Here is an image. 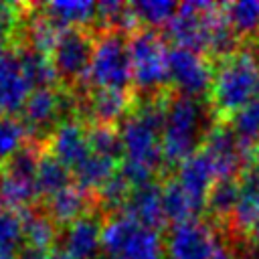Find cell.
<instances>
[{"label": "cell", "instance_id": "1", "mask_svg": "<svg viewBox=\"0 0 259 259\" xmlns=\"http://www.w3.org/2000/svg\"><path fill=\"white\" fill-rule=\"evenodd\" d=\"M206 109L196 97L176 95L168 99L166 121L162 127V152L166 162H184L196 154V146L206 138Z\"/></svg>", "mask_w": 259, "mask_h": 259}, {"label": "cell", "instance_id": "2", "mask_svg": "<svg viewBox=\"0 0 259 259\" xmlns=\"http://www.w3.org/2000/svg\"><path fill=\"white\" fill-rule=\"evenodd\" d=\"M210 95L221 113H235L259 97V59L251 51H237L223 59L212 77Z\"/></svg>", "mask_w": 259, "mask_h": 259}, {"label": "cell", "instance_id": "3", "mask_svg": "<svg viewBox=\"0 0 259 259\" xmlns=\"http://www.w3.org/2000/svg\"><path fill=\"white\" fill-rule=\"evenodd\" d=\"M101 251L109 259H164L166 245L158 229L142 227L123 212L103 225Z\"/></svg>", "mask_w": 259, "mask_h": 259}, {"label": "cell", "instance_id": "4", "mask_svg": "<svg viewBox=\"0 0 259 259\" xmlns=\"http://www.w3.org/2000/svg\"><path fill=\"white\" fill-rule=\"evenodd\" d=\"M132 81L142 91H154L168 81V49L156 30L134 32L127 40Z\"/></svg>", "mask_w": 259, "mask_h": 259}, {"label": "cell", "instance_id": "5", "mask_svg": "<svg viewBox=\"0 0 259 259\" xmlns=\"http://www.w3.org/2000/svg\"><path fill=\"white\" fill-rule=\"evenodd\" d=\"M87 79L97 89L125 91L132 81V63L127 55V42L119 32H105L95 42Z\"/></svg>", "mask_w": 259, "mask_h": 259}, {"label": "cell", "instance_id": "6", "mask_svg": "<svg viewBox=\"0 0 259 259\" xmlns=\"http://www.w3.org/2000/svg\"><path fill=\"white\" fill-rule=\"evenodd\" d=\"M217 4L210 2H182L174 18L168 24V36L174 40L176 47L190 49L196 53L206 51L208 47V28L212 12Z\"/></svg>", "mask_w": 259, "mask_h": 259}, {"label": "cell", "instance_id": "7", "mask_svg": "<svg viewBox=\"0 0 259 259\" xmlns=\"http://www.w3.org/2000/svg\"><path fill=\"white\" fill-rule=\"evenodd\" d=\"M214 71L206 59L190 49L174 47L168 51V81L186 97H200L212 87Z\"/></svg>", "mask_w": 259, "mask_h": 259}, {"label": "cell", "instance_id": "8", "mask_svg": "<svg viewBox=\"0 0 259 259\" xmlns=\"http://www.w3.org/2000/svg\"><path fill=\"white\" fill-rule=\"evenodd\" d=\"M119 138L123 146V156L127 160L146 164L152 170H156L164 160L162 130L142 117L138 111L134 115H127L119 123Z\"/></svg>", "mask_w": 259, "mask_h": 259}, {"label": "cell", "instance_id": "9", "mask_svg": "<svg viewBox=\"0 0 259 259\" xmlns=\"http://www.w3.org/2000/svg\"><path fill=\"white\" fill-rule=\"evenodd\" d=\"M219 247L212 229L200 221L174 225L166 239L168 259H214Z\"/></svg>", "mask_w": 259, "mask_h": 259}, {"label": "cell", "instance_id": "10", "mask_svg": "<svg viewBox=\"0 0 259 259\" xmlns=\"http://www.w3.org/2000/svg\"><path fill=\"white\" fill-rule=\"evenodd\" d=\"M251 146L243 144L231 125H217L206 132L204 138V152L214 162L219 178H233L247 162L253 158Z\"/></svg>", "mask_w": 259, "mask_h": 259}, {"label": "cell", "instance_id": "11", "mask_svg": "<svg viewBox=\"0 0 259 259\" xmlns=\"http://www.w3.org/2000/svg\"><path fill=\"white\" fill-rule=\"evenodd\" d=\"M93 47L95 42L89 36V32L81 28L61 30V36L51 57L59 75L67 79H79L87 75L93 57Z\"/></svg>", "mask_w": 259, "mask_h": 259}, {"label": "cell", "instance_id": "12", "mask_svg": "<svg viewBox=\"0 0 259 259\" xmlns=\"http://www.w3.org/2000/svg\"><path fill=\"white\" fill-rule=\"evenodd\" d=\"M32 87L26 81L18 53L0 47V113L14 115L22 111Z\"/></svg>", "mask_w": 259, "mask_h": 259}, {"label": "cell", "instance_id": "13", "mask_svg": "<svg viewBox=\"0 0 259 259\" xmlns=\"http://www.w3.org/2000/svg\"><path fill=\"white\" fill-rule=\"evenodd\" d=\"M51 154L59 158L67 168L75 170L91 154L87 130L83 127V123L75 119H65L57 123L51 136Z\"/></svg>", "mask_w": 259, "mask_h": 259}, {"label": "cell", "instance_id": "14", "mask_svg": "<svg viewBox=\"0 0 259 259\" xmlns=\"http://www.w3.org/2000/svg\"><path fill=\"white\" fill-rule=\"evenodd\" d=\"M180 186L202 206H206V196L212 188V184L219 180V172L214 162L208 158V154L196 152L178 166V178Z\"/></svg>", "mask_w": 259, "mask_h": 259}, {"label": "cell", "instance_id": "15", "mask_svg": "<svg viewBox=\"0 0 259 259\" xmlns=\"http://www.w3.org/2000/svg\"><path fill=\"white\" fill-rule=\"evenodd\" d=\"M101 233L103 225L95 217L85 214L67 227L63 249L75 259H95L101 251Z\"/></svg>", "mask_w": 259, "mask_h": 259}, {"label": "cell", "instance_id": "16", "mask_svg": "<svg viewBox=\"0 0 259 259\" xmlns=\"http://www.w3.org/2000/svg\"><path fill=\"white\" fill-rule=\"evenodd\" d=\"M123 210L142 227L158 229L166 221L162 204V186L158 182H150L140 188H134Z\"/></svg>", "mask_w": 259, "mask_h": 259}, {"label": "cell", "instance_id": "17", "mask_svg": "<svg viewBox=\"0 0 259 259\" xmlns=\"http://www.w3.org/2000/svg\"><path fill=\"white\" fill-rule=\"evenodd\" d=\"M65 109V95L57 93L55 89H32L22 113H24V123L26 127H34V130H45L49 127L59 113H63Z\"/></svg>", "mask_w": 259, "mask_h": 259}, {"label": "cell", "instance_id": "18", "mask_svg": "<svg viewBox=\"0 0 259 259\" xmlns=\"http://www.w3.org/2000/svg\"><path fill=\"white\" fill-rule=\"evenodd\" d=\"M89 208V194L85 188L77 184H69L61 192L49 196L47 200V214L53 219L55 225H71L87 214Z\"/></svg>", "mask_w": 259, "mask_h": 259}, {"label": "cell", "instance_id": "19", "mask_svg": "<svg viewBox=\"0 0 259 259\" xmlns=\"http://www.w3.org/2000/svg\"><path fill=\"white\" fill-rule=\"evenodd\" d=\"M45 16L51 18L61 30L79 28L97 16V4L91 0H57L45 4Z\"/></svg>", "mask_w": 259, "mask_h": 259}, {"label": "cell", "instance_id": "20", "mask_svg": "<svg viewBox=\"0 0 259 259\" xmlns=\"http://www.w3.org/2000/svg\"><path fill=\"white\" fill-rule=\"evenodd\" d=\"M130 97L123 89H97L89 99V113L99 125H111L125 119Z\"/></svg>", "mask_w": 259, "mask_h": 259}, {"label": "cell", "instance_id": "21", "mask_svg": "<svg viewBox=\"0 0 259 259\" xmlns=\"http://www.w3.org/2000/svg\"><path fill=\"white\" fill-rule=\"evenodd\" d=\"M162 204H164V217L166 221H172L174 225L196 221V217L204 210L202 204H198L182 186L178 180H170L162 186Z\"/></svg>", "mask_w": 259, "mask_h": 259}, {"label": "cell", "instance_id": "22", "mask_svg": "<svg viewBox=\"0 0 259 259\" xmlns=\"http://www.w3.org/2000/svg\"><path fill=\"white\" fill-rule=\"evenodd\" d=\"M22 73L32 89H53L59 81V71L49 55H40L30 49H22L18 53Z\"/></svg>", "mask_w": 259, "mask_h": 259}, {"label": "cell", "instance_id": "23", "mask_svg": "<svg viewBox=\"0 0 259 259\" xmlns=\"http://www.w3.org/2000/svg\"><path fill=\"white\" fill-rule=\"evenodd\" d=\"M69 180H71V168H67L53 154L40 156L38 166H36V174H34V186H36L38 194L53 196V194L61 192L63 188H67L71 184Z\"/></svg>", "mask_w": 259, "mask_h": 259}, {"label": "cell", "instance_id": "24", "mask_svg": "<svg viewBox=\"0 0 259 259\" xmlns=\"http://www.w3.org/2000/svg\"><path fill=\"white\" fill-rule=\"evenodd\" d=\"M115 160L111 158H103V156H95L89 154L73 172L77 178V186L85 188V190H99L117 170H115Z\"/></svg>", "mask_w": 259, "mask_h": 259}, {"label": "cell", "instance_id": "25", "mask_svg": "<svg viewBox=\"0 0 259 259\" xmlns=\"http://www.w3.org/2000/svg\"><path fill=\"white\" fill-rule=\"evenodd\" d=\"M239 198H241V184L235 178H219L206 196V208L210 210L212 217L227 219L233 217Z\"/></svg>", "mask_w": 259, "mask_h": 259}, {"label": "cell", "instance_id": "26", "mask_svg": "<svg viewBox=\"0 0 259 259\" xmlns=\"http://www.w3.org/2000/svg\"><path fill=\"white\" fill-rule=\"evenodd\" d=\"M61 36V28L47 18L45 14H36L28 20L26 24V40H28V49L36 51L40 55H53L57 40Z\"/></svg>", "mask_w": 259, "mask_h": 259}, {"label": "cell", "instance_id": "27", "mask_svg": "<svg viewBox=\"0 0 259 259\" xmlns=\"http://www.w3.org/2000/svg\"><path fill=\"white\" fill-rule=\"evenodd\" d=\"M38 194L34 178H22L8 172L0 174V196L2 202L12 208H26Z\"/></svg>", "mask_w": 259, "mask_h": 259}, {"label": "cell", "instance_id": "28", "mask_svg": "<svg viewBox=\"0 0 259 259\" xmlns=\"http://www.w3.org/2000/svg\"><path fill=\"white\" fill-rule=\"evenodd\" d=\"M22 231H24L26 245H32V247H38L45 251H49V247L57 239V229H55L53 219L42 212H24L22 214Z\"/></svg>", "mask_w": 259, "mask_h": 259}, {"label": "cell", "instance_id": "29", "mask_svg": "<svg viewBox=\"0 0 259 259\" xmlns=\"http://www.w3.org/2000/svg\"><path fill=\"white\" fill-rule=\"evenodd\" d=\"M28 138V127L14 115L0 113V162H8L18 150L24 148V140Z\"/></svg>", "mask_w": 259, "mask_h": 259}, {"label": "cell", "instance_id": "30", "mask_svg": "<svg viewBox=\"0 0 259 259\" xmlns=\"http://www.w3.org/2000/svg\"><path fill=\"white\" fill-rule=\"evenodd\" d=\"M103 24L111 26L113 32H132L138 24V18L132 10V4H123L117 0H103L97 2V16Z\"/></svg>", "mask_w": 259, "mask_h": 259}, {"label": "cell", "instance_id": "31", "mask_svg": "<svg viewBox=\"0 0 259 259\" xmlns=\"http://www.w3.org/2000/svg\"><path fill=\"white\" fill-rule=\"evenodd\" d=\"M132 10L138 22H144L156 28V26L170 24V20L178 10V4L172 0H136L132 2Z\"/></svg>", "mask_w": 259, "mask_h": 259}, {"label": "cell", "instance_id": "32", "mask_svg": "<svg viewBox=\"0 0 259 259\" xmlns=\"http://www.w3.org/2000/svg\"><path fill=\"white\" fill-rule=\"evenodd\" d=\"M225 8V16L237 34H251L259 30V2L257 0H239L231 2Z\"/></svg>", "mask_w": 259, "mask_h": 259}, {"label": "cell", "instance_id": "33", "mask_svg": "<svg viewBox=\"0 0 259 259\" xmlns=\"http://www.w3.org/2000/svg\"><path fill=\"white\" fill-rule=\"evenodd\" d=\"M231 130L243 144L255 148L253 144L259 142V97L231 115Z\"/></svg>", "mask_w": 259, "mask_h": 259}, {"label": "cell", "instance_id": "34", "mask_svg": "<svg viewBox=\"0 0 259 259\" xmlns=\"http://www.w3.org/2000/svg\"><path fill=\"white\" fill-rule=\"evenodd\" d=\"M87 140H89L91 154H95V156L117 160L123 154L119 130H115L113 125H99V123L93 125L87 132Z\"/></svg>", "mask_w": 259, "mask_h": 259}, {"label": "cell", "instance_id": "35", "mask_svg": "<svg viewBox=\"0 0 259 259\" xmlns=\"http://www.w3.org/2000/svg\"><path fill=\"white\" fill-rule=\"evenodd\" d=\"M132 186L125 182V178L115 172L99 190H97V198L101 202V206L105 210H119V208H125L127 200H130V194H132Z\"/></svg>", "mask_w": 259, "mask_h": 259}, {"label": "cell", "instance_id": "36", "mask_svg": "<svg viewBox=\"0 0 259 259\" xmlns=\"http://www.w3.org/2000/svg\"><path fill=\"white\" fill-rule=\"evenodd\" d=\"M38 160H40V156L36 154V150L30 148V146H24L22 150H18V152L6 162L4 172L14 174V176H22V178H34Z\"/></svg>", "mask_w": 259, "mask_h": 259}, {"label": "cell", "instance_id": "37", "mask_svg": "<svg viewBox=\"0 0 259 259\" xmlns=\"http://www.w3.org/2000/svg\"><path fill=\"white\" fill-rule=\"evenodd\" d=\"M24 239L22 231V217L12 210L0 212V247L16 249V245Z\"/></svg>", "mask_w": 259, "mask_h": 259}, {"label": "cell", "instance_id": "38", "mask_svg": "<svg viewBox=\"0 0 259 259\" xmlns=\"http://www.w3.org/2000/svg\"><path fill=\"white\" fill-rule=\"evenodd\" d=\"M117 172L125 178V182H127L132 188H140V186H144V184L154 182L152 176H154L156 170H152V168L146 166V164H140V162H134V160L123 158V162L119 164V170H117Z\"/></svg>", "mask_w": 259, "mask_h": 259}, {"label": "cell", "instance_id": "39", "mask_svg": "<svg viewBox=\"0 0 259 259\" xmlns=\"http://www.w3.org/2000/svg\"><path fill=\"white\" fill-rule=\"evenodd\" d=\"M16 6L0 2V47H4V42L8 40V36L14 30L16 24Z\"/></svg>", "mask_w": 259, "mask_h": 259}, {"label": "cell", "instance_id": "40", "mask_svg": "<svg viewBox=\"0 0 259 259\" xmlns=\"http://www.w3.org/2000/svg\"><path fill=\"white\" fill-rule=\"evenodd\" d=\"M16 259H49V251L32 245H24L16 251Z\"/></svg>", "mask_w": 259, "mask_h": 259}, {"label": "cell", "instance_id": "41", "mask_svg": "<svg viewBox=\"0 0 259 259\" xmlns=\"http://www.w3.org/2000/svg\"><path fill=\"white\" fill-rule=\"evenodd\" d=\"M49 259H75V257H71L65 249H55V251H49Z\"/></svg>", "mask_w": 259, "mask_h": 259}, {"label": "cell", "instance_id": "42", "mask_svg": "<svg viewBox=\"0 0 259 259\" xmlns=\"http://www.w3.org/2000/svg\"><path fill=\"white\" fill-rule=\"evenodd\" d=\"M0 259H16V249L0 247Z\"/></svg>", "mask_w": 259, "mask_h": 259}, {"label": "cell", "instance_id": "43", "mask_svg": "<svg viewBox=\"0 0 259 259\" xmlns=\"http://www.w3.org/2000/svg\"><path fill=\"white\" fill-rule=\"evenodd\" d=\"M251 162H253V170H257L259 172V144L255 146V150H253V158H251Z\"/></svg>", "mask_w": 259, "mask_h": 259}, {"label": "cell", "instance_id": "44", "mask_svg": "<svg viewBox=\"0 0 259 259\" xmlns=\"http://www.w3.org/2000/svg\"><path fill=\"white\" fill-rule=\"evenodd\" d=\"M2 204H4V202H2V196H0V212H2Z\"/></svg>", "mask_w": 259, "mask_h": 259}, {"label": "cell", "instance_id": "45", "mask_svg": "<svg viewBox=\"0 0 259 259\" xmlns=\"http://www.w3.org/2000/svg\"><path fill=\"white\" fill-rule=\"evenodd\" d=\"M257 47H259V42H257Z\"/></svg>", "mask_w": 259, "mask_h": 259}]
</instances>
